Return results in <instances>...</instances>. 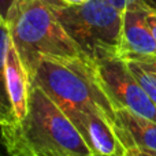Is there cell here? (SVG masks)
I'll return each mask as SVG.
<instances>
[{
	"label": "cell",
	"instance_id": "obj_1",
	"mask_svg": "<svg viewBox=\"0 0 156 156\" xmlns=\"http://www.w3.org/2000/svg\"><path fill=\"white\" fill-rule=\"evenodd\" d=\"M0 132L10 156H94L65 111L34 85L25 118Z\"/></svg>",
	"mask_w": 156,
	"mask_h": 156
},
{
	"label": "cell",
	"instance_id": "obj_2",
	"mask_svg": "<svg viewBox=\"0 0 156 156\" xmlns=\"http://www.w3.org/2000/svg\"><path fill=\"white\" fill-rule=\"evenodd\" d=\"M5 19L29 78L41 58H85L58 19L51 0H15Z\"/></svg>",
	"mask_w": 156,
	"mask_h": 156
},
{
	"label": "cell",
	"instance_id": "obj_3",
	"mask_svg": "<svg viewBox=\"0 0 156 156\" xmlns=\"http://www.w3.org/2000/svg\"><path fill=\"white\" fill-rule=\"evenodd\" d=\"M30 85L43 89L62 110H94L115 122V108L105 94L94 63L85 58H41Z\"/></svg>",
	"mask_w": 156,
	"mask_h": 156
},
{
	"label": "cell",
	"instance_id": "obj_4",
	"mask_svg": "<svg viewBox=\"0 0 156 156\" xmlns=\"http://www.w3.org/2000/svg\"><path fill=\"white\" fill-rule=\"evenodd\" d=\"M51 4L62 26L86 59L96 62L101 58L119 55L123 25L122 11L105 0H89L80 5L51 0Z\"/></svg>",
	"mask_w": 156,
	"mask_h": 156
},
{
	"label": "cell",
	"instance_id": "obj_5",
	"mask_svg": "<svg viewBox=\"0 0 156 156\" xmlns=\"http://www.w3.org/2000/svg\"><path fill=\"white\" fill-rule=\"evenodd\" d=\"M93 63L100 83L115 110L126 108L156 122V105L133 76L126 60L118 56H108Z\"/></svg>",
	"mask_w": 156,
	"mask_h": 156
},
{
	"label": "cell",
	"instance_id": "obj_6",
	"mask_svg": "<svg viewBox=\"0 0 156 156\" xmlns=\"http://www.w3.org/2000/svg\"><path fill=\"white\" fill-rule=\"evenodd\" d=\"M94 156H125L116 123L94 110H63Z\"/></svg>",
	"mask_w": 156,
	"mask_h": 156
},
{
	"label": "cell",
	"instance_id": "obj_7",
	"mask_svg": "<svg viewBox=\"0 0 156 156\" xmlns=\"http://www.w3.org/2000/svg\"><path fill=\"white\" fill-rule=\"evenodd\" d=\"M145 7L123 11L121 48L118 56L123 60H143L156 56V41L147 21Z\"/></svg>",
	"mask_w": 156,
	"mask_h": 156
},
{
	"label": "cell",
	"instance_id": "obj_8",
	"mask_svg": "<svg viewBox=\"0 0 156 156\" xmlns=\"http://www.w3.org/2000/svg\"><path fill=\"white\" fill-rule=\"evenodd\" d=\"M118 134L126 148H140L156 152V122L140 116L126 108H116Z\"/></svg>",
	"mask_w": 156,
	"mask_h": 156
},
{
	"label": "cell",
	"instance_id": "obj_9",
	"mask_svg": "<svg viewBox=\"0 0 156 156\" xmlns=\"http://www.w3.org/2000/svg\"><path fill=\"white\" fill-rule=\"evenodd\" d=\"M5 80H7V92L12 105L15 122H18L23 119L27 112L30 78L12 41L10 43L7 59H5Z\"/></svg>",
	"mask_w": 156,
	"mask_h": 156
},
{
	"label": "cell",
	"instance_id": "obj_10",
	"mask_svg": "<svg viewBox=\"0 0 156 156\" xmlns=\"http://www.w3.org/2000/svg\"><path fill=\"white\" fill-rule=\"evenodd\" d=\"M10 43L11 34L7 19L0 16V127L15 123V116L7 92V80H5V59Z\"/></svg>",
	"mask_w": 156,
	"mask_h": 156
},
{
	"label": "cell",
	"instance_id": "obj_11",
	"mask_svg": "<svg viewBox=\"0 0 156 156\" xmlns=\"http://www.w3.org/2000/svg\"><path fill=\"white\" fill-rule=\"evenodd\" d=\"M126 62H127L130 71L133 73V76L137 78V81L145 89L148 96L151 97V100L156 105V73H154L149 69H147L141 63L134 62V60H126Z\"/></svg>",
	"mask_w": 156,
	"mask_h": 156
},
{
	"label": "cell",
	"instance_id": "obj_12",
	"mask_svg": "<svg viewBox=\"0 0 156 156\" xmlns=\"http://www.w3.org/2000/svg\"><path fill=\"white\" fill-rule=\"evenodd\" d=\"M107 3H110L112 7H115L116 10L123 12L127 8H136V7H145L143 0H105Z\"/></svg>",
	"mask_w": 156,
	"mask_h": 156
},
{
	"label": "cell",
	"instance_id": "obj_13",
	"mask_svg": "<svg viewBox=\"0 0 156 156\" xmlns=\"http://www.w3.org/2000/svg\"><path fill=\"white\" fill-rule=\"evenodd\" d=\"M125 156H156L155 151H147L140 148H127Z\"/></svg>",
	"mask_w": 156,
	"mask_h": 156
},
{
	"label": "cell",
	"instance_id": "obj_14",
	"mask_svg": "<svg viewBox=\"0 0 156 156\" xmlns=\"http://www.w3.org/2000/svg\"><path fill=\"white\" fill-rule=\"evenodd\" d=\"M14 2L15 0H0V16H3V18H7L8 15V11H10L11 5L14 4Z\"/></svg>",
	"mask_w": 156,
	"mask_h": 156
},
{
	"label": "cell",
	"instance_id": "obj_15",
	"mask_svg": "<svg viewBox=\"0 0 156 156\" xmlns=\"http://www.w3.org/2000/svg\"><path fill=\"white\" fill-rule=\"evenodd\" d=\"M147 21H148V25L151 27V32L154 34V38L156 41V14L152 12V11H147Z\"/></svg>",
	"mask_w": 156,
	"mask_h": 156
},
{
	"label": "cell",
	"instance_id": "obj_16",
	"mask_svg": "<svg viewBox=\"0 0 156 156\" xmlns=\"http://www.w3.org/2000/svg\"><path fill=\"white\" fill-rule=\"evenodd\" d=\"M134 62L141 63L143 66H145L147 69L152 70L154 73H156V56L155 58H148V59H143V60H134Z\"/></svg>",
	"mask_w": 156,
	"mask_h": 156
},
{
	"label": "cell",
	"instance_id": "obj_17",
	"mask_svg": "<svg viewBox=\"0 0 156 156\" xmlns=\"http://www.w3.org/2000/svg\"><path fill=\"white\" fill-rule=\"evenodd\" d=\"M143 2L149 11H152V12L156 14V0H143Z\"/></svg>",
	"mask_w": 156,
	"mask_h": 156
},
{
	"label": "cell",
	"instance_id": "obj_18",
	"mask_svg": "<svg viewBox=\"0 0 156 156\" xmlns=\"http://www.w3.org/2000/svg\"><path fill=\"white\" fill-rule=\"evenodd\" d=\"M60 2L65 3V4H69V5H80V4L88 3L89 0H60Z\"/></svg>",
	"mask_w": 156,
	"mask_h": 156
}]
</instances>
